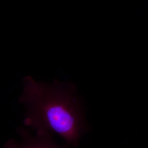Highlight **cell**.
I'll return each instance as SVG.
<instances>
[{
	"mask_svg": "<svg viewBox=\"0 0 148 148\" xmlns=\"http://www.w3.org/2000/svg\"><path fill=\"white\" fill-rule=\"evenodd\" d=\"M17 132L21 137L20 142L14 139L8 141L4 148H68L58 145L53 141L52 133L38 131L36 135H32L29 130L20 127Z\"/></svg>",
	"mask_w": 148,
	"mask_h": 148,
	"instance_id": "obj_2",
	"label": "cell"
},
{
	"mask_svg": "<svg viewBox=\"0 0 148 148\" xmlns=\"http://www.w3.org/2000/svg\"><path fill=\"white\" fill-rule=\"evenodd\" d=\"M18 102L25 110L24 124L34 130L56 133L76 147L86 128L82 103L76 87L70 82L23 79Z\"/></svg>",
	"mask_w": 148,
	"mask_h": 148,
	"instance_id": "obj_1",
	"label": "cell"
}]
</instances>
